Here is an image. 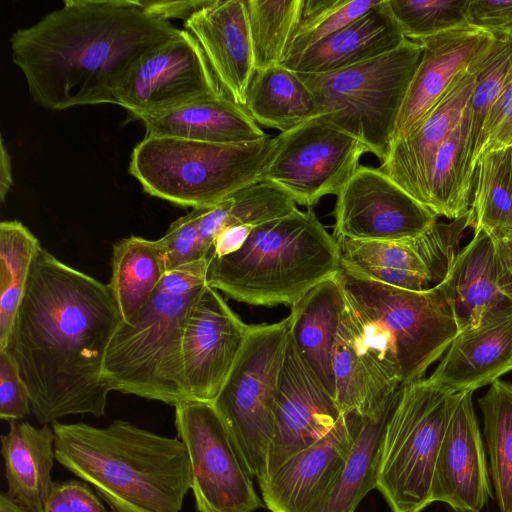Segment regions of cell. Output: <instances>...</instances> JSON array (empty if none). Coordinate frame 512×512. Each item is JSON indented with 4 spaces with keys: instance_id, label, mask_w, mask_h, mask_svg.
<instances>
[{
    "instance_id": "obj_18",
    "label": "cell",
    "mask_w": 512,
    "mask_h": 512,
    "mask_svg": "<svg viewBox=\"0 0 512 512\" xmlns=\"http://www.w3.org/2000/svg\"><path fill=\"white\" fill-rule=\"evenodd\" d=\"M483 53L455 79L438 104L407 135L392 144L379 167L427 209L437 152L466 109Z\"/></svg>"
},
{
    "instance_id": "obj_28",
    "label": "cell",
    "mask_w": 512,
    "mask_h": 512,
    "mask_svg": "<svg viewBox=\"0 0 512 512\" xmlns=\"http://www.w3.org/2000/svg\"><path fill=\"white\" fill-rule=\"evenodd\" d=\"M396 394L378 409L355 413L350 453L338 475L308 512H354L375 488L385 427Z\"/></svg>"
},
{
    "instance_id": "obj_3",
    "label": "cell",
    "mask_w": 512,
    "mask_h": 512,
    "mask_svg": "<svg viewBox=\"0 0 512 512\" xmlns=\"http://www.w3.org/2000/svg\"><path fill=\"white\" fill-rule=\"evenodd\" d=\"M55 459L91 485L110 512H180L191 464L179 438L114 420L103 428L52 424Z\"/></svg>"
},
{
    "instance_id": "obj_49",
    "label": "cell",
    "mask_w": 512,
    "mask_h": 512,
    "mask_svg": "<svg viewBox=\"0 0 512 512\" xmlns=\"http://www.w3.org/2000/svg\"><path fill=\"white\" fill-rule=\"evenodd\" d=\"M11 158L5 147L3 138L0 141V200L3 203L5 197L10 190L13 179L11 169Z\"/></svg>"
},
{
    "instance_id": "obj_41",
    "label": "cell",
    "mask_w": 512,
    "mask_h": 512,
    "mask_svg": "<svg viewBox=\"0 0 512 512\" xmlns=\"http://www.w3.org/2000/svg\"><path fill=\"white\" fill-rule=\"evenodd\" d=\"M469 0H387L404 37L419 41L468 24Z\"/></svg>"
},
{
    "instance_id": "obj_7",
    "label": "cell",
    "mask_w": 512,
    "mask_h": 512,
    "mask_svg": "<svg viewBox=\"0 0 512 512\" xmlns=\"http://www.w3.org/2000/svg\"><path fill=\"white\" fill-rule=\"evenodd\" d=\"M422 53L418 42L406 39L392 51L342 70L298 74L311 90L320 116L383 162Z\"/></svg>"
},
{
    "instance_id": "obj_15",
    "label": "cell",
    "mask_w": 512,
    "mask_h": 512,
    "mask_svg": "<svg viewBox=\"0 0 512 512\" xmlns=\"http://www.w3.org/2000/svg\"><path fill=\"white\" fill-rule=\"evenodd\" d=\"M333 237L397 241L416 237L438 217L379 168L360 165L336 195Z\"/></svg>"
},
{
    "instance_id": "obj_33",
    "label": "cell",
    "mask_w": 512,
    "mask_h": 512,
    "mask_svg": "<svg viewBox=\"0 0 512 512\" xmlns=\"http://www.w3.org/2000/svg\"><path fill=\"white\" fill-rule=\"evenodd\" d=\"M295 201L279 187L261 181L245 187L215 206L206 208L200 221V238L206 253L217 234L229 226L256 227L296 209Z\"/></svg>"
},
{
    "instance_id": "obj_48",
    "label": "cell",
    "mask_w": 512,
    "mask_h": 512,
    "mask_svg": "<svg viewBox=\"0 0 512 512\" xmlns=\"http://www.w3.org/2000/svg\"><path fill=\"white\" fill-rule=\"evenodd\" d=\"M59 490L72 512H107L100 499L82 480L58 482Z\"/></svg>"
},
{
    "instance_id": "obj_35",
    "label": "cell",
    "mask_w": 512,
    "mask_h": 512,
    "mask_svg": "<svg viewBox=\"0 0 512 512\" xmlns=\"http://www.w3.org/2000/svg\"><path fill=\"white\" fill-rule=\"evenodd\" d=\"M344 299L331 359L334 399L343 415L364 414L381 406H372L369 375L360 347L356 312L345 291Z\"/></svg>"
},
{
    "instance_id": "obj_42",
    "label": "cell",
    "mask_w": 512,
    "mask_h": 512,
    "mask_svg": "<svg viewBox=\"0 0 512 512\" xmlns=\"http://www.w3.org/2000/svg\"><path fill=\"white\" fill-rule=\"evenodd\" d=\"M205 210L192 209L173 221L165 234L157 239L167 272L206 259L200 238V221Z\"/></svg>"
},
{
    "instance_id": "obj_8",
    "label": "cell",
    "mask_w": 512,
    "mask_h": 512,
    "mask_svg": "<svg viewBox=\"0 0 512 512\" xmlns=\"http://www.w3.org/2000/svg\"><path fill=\"white\" fill-rule=\"evenodd\" d=\"M463 394L449 393L427 378L398 389L385 427L375 486L392 512H421L432 504L437 455Z\"/></svg>"
},
{
    "instance_id": "obj_11",
    "label": "cell",
    "mask_w": 512,
    "mask_h": 512,
    "mask_svg": "<svg viewBox=\"0 0 512 512\" xmlns=\"http://www.w3.org/2000/svg\"><path fill=\"white\" fill-rule=\"evenodd\" d=\"M174 423L189 455L197 512H254L265 507L212 403L190 400L177 405Z\"/></svg>"
},
{
    "instance_id": "obj_50",
    "label": "cell",
    "mask_w": 512,
    "mask_h": 512,
    "mask_svg": "<svg viewBox=\"0 0 512 512\" xmlns=\"http://www.w3.org/2000/svg\"><path fill=\"white\" fill-rule=\"evenodd\" d=\"M45 512H72L59 490L58 481H53L48 499L45 504Z\"/></svg>"
},
{
    "instance_id": "obj_2",
    "label": "cell",
    "mask_w": 512,
    "mask_h": 512,
    "mask_svg": "<svg viewBox=\"0 0 512 512\" xmlns=\"http://www.w3.org/2000/svg\"><path fill=\"white\" fill-rule=\"evenodd\" d=\"M181 31L145 12L139 0H65L12 34V61L46 109L116 104L138 62Z\"/></svg>"
},
{
    "instance_id": "obj_10",
    "label": "cell",
    "mask_w": 512,
    "mask_h": 512,
    "mask_svg": "<svg viewBox=\"0 0 512 512\" xmlns=\"http://www.w3.org/2000/svg\"><path fill=\"white\" fill-rule=\"evenodd\" d=\"M344 291L353 305L390 335L400 362L402 385L422 380L459 333L448 287L413 291L385 285L345 270Z\"/></svg>"
},
{
    "instance_id": "obj_22",
    "label": "cell",
    "mask_w": 512,
    "mask_h": 512,
    "mask_svg": "<svg viewBox=\"0 0 512 512\" xmlns=\"http://www.w3.org/2000/svg\"><path fill=\"white\" fill-rule=\"evenodd\" d=\"M493 39L491 34L466 25L417 41L423 49L422 58L400 110L393 143L438 104L455 79Z\"/></svg>"
},
{
    "instance_id": "obj_16",
    "label": "cell",
    "mask_w": 512,
    "mask_h": 512,
    "mask_svg": "<svg viewBox=\"0 0 512 512\" xmlns=\"http://www.w3.org/2000/svg\"><path fill=\"white\" fill-rule=\"evenodd\" d=\"M218 290L206 285L187 317L182 360L192 400L212 403L230 374L249 333Z\"/></svg>"
},
{
    "instance_id": "obj_9",
    "label": "cell",
    "mask_w": 512,
    "mask_h": 512,
    "mask_svg": "<svg viewBox=\"0 0 512 512\" xmlns=\"http://www.w3.org/2000/svg\"><path fill=\"white\" fill-rule=\"evenodd\" d=\"M288 334V316L273 324L251 325L230 374L212 402L259 484L267 479Z\"/></svg>"
},
{
    "instance_id": "obj_32",
    "label": "cell",
    "mask_w": 512,
    "mask_h": 512,
    "mask_svg": "<svg viewBox=\"0 0 512 512\" xmlns=\"http://www.w3.org/2000/svg\"><path fill=\"white\" fill-rule=\"evenodd\" d=\"M475 178L470 140V110L439 148L432 171L428 209L437 217L456 220L468 213Z\"/></svg>"
},
{
    "instance_id": "obj_27",
    "label": "cell",
    "mask_w": 512,
    "mask_h": 512,
    "mask_svg": "<svg viewBox=\"0 0 512 512\" xmlns=\"http://www.w3.org/2000/svg\"><path fill=\"white\" fill-rule=\"evenodd\" d=\"M55 435L49 425L35 427L25 421H10L1 436L7 494L31 512H45L53 481Z\"/></svg>"
},
{
    "instance_id": "obj_52",
    "label": "cell",
    "mask_w": 512,
    "mask_h": 512,
    "mask_svg": "<svg viewBox=\"0 0 512 512\" xmlns=\"http://www.w3.org/2000/svg\"><path fill=\"white\" fill-rule=\"evenodd\" d=\"M510 38L512 39V36Z\"/></svg>"
},
{
    "instance_id": "obj_34",
    "label": "cell",
    "mask_w": 512,
    "mask_h": 512,
    "mask_svg": "<svg viewBox=\"0 0 512 512\" xmlns=\"http://www.w3.org/2000/svg\"><path fill=\"white\" fill-rule=\"evenodd\" d=\"M478 404L495 499L500 512H512V384L496 380Z\"/></svg>"
},
{
    "instance_id": "obj_44",
    "label": "cell",
    "mask_w": 512,
    "mask_h": 512,
    "mask_svg": "<svg viewBox=\"0 0 512 512\" xmlns=\"http://www.w3.org/2000/svg\"><path fill=\"white\" fill-rule=\"evenodd\" d=\"M31 413L27 388L9 354L0 350V418L20 421Z\"/></svg>"
},
{
    "instance_id": "obj_19",
    "label": "cell",
    "mask_w": 512,
    "mask_h": 512,
    "mask_svg": "<svg viewBox=\"0 0 512 512\" xmlns=\"http://www.w3.org/2000/svg\"><path fill=\"white\" fill-rule=\"evenodd\" d=\"M473 392L464 393L455 407L437 455L431 502L458 512H480L490 496L482 437L473 406Z\"/></svg>"
},
{
    "instance_id": "obj_20",
    "label": "cell",
    "mask_w": 512,
    "mask_h": 512,
    "mask_svg": "<svg viewBox=\"0 0 512 512\" xmlns=\"http://www.w3.org/2000/svg\"><path fill=\"white\" fill-rule=\"evenodd\" d=\"M512 371V304L459 331L427 380L452 394L474 392Z\"/></svg>"
},
{
    "instance_id": "obj_36",
    "label": "cell",
    "mask_w": 512,
    "mask_h": 512,
    "mask_svg": "<svg viewBox=\"0 0 512 512\" xmlns=\"http://www.w3.org/2000/svg\"><path fill=\"white\" fill-rule=\"evenodd\" d=\"M39 240L21 222L0 223V350L10 337Z\"/></svg>"
},
{
    "instance_id": "obj_21",
    "label": "cell",
    "mask_w": 512,
    "mask_h": 512,
    "mask_svg": "<svg viewBox=\"0 0 512 512\" xmlns=\"http://www.w3.org/2000/svg\"><path fill=\"white\" fill-rule=\"evenodd\" d=\"M355 413L343 416L318 442L295 454L259 484L271 512H308L342 469L353 445Z\"/></svg>"
},
{
    "instance_id": "obj_39",
    "label": "cell",
    "mask_w": 512,
    "mask_h": 512,
    "mask_svg": "<svg viewBox=\"0 0 512 512\" xmlns=\"http://www.w3.org/2000/svg\"><path fill=\"white\" fill-rule=\"evenodd\" d=\"M511 81L512 39L507 36L494 37L483 53L468 102L473 162L486 116L505 86Z\"/></svg>"
},
{
    "instance_id": "obj_38",
    "label": "cell",
    "mask_w": 512,
    "mask_h": 512,
    "mask_svg": "<svg viewBox=\"0 0 512 512\" xmlns=\"http://www.w3.org/2000/svg\"><path fill=\"white\" fill-rule=\"evenodd\" d=\"M255 70L282 65L300 23L304 0H245Z\"/></svg>"
},
{
    "instance_id": "obj_37",
    "label": "cell",
    "mask_w": 512,
    "mask_h": 512,
    "mask_svg": "<svg viewBox=\"0 0 512 512\" xmlns=\"http://www.w3.org/2000/svg\"><path fill=\"white\" fill-rule=\"evenodd\" d=\"M470 213L474 232L512 230V147L478 160Z\"/></svg>"
},
{
    "instance_id": "obj_13",
    "label": "cell",
    "mask_w": 512,
    "mask_h": 512,
    "mask_svg": "<svg viewBox=\"0 0 512 512\" xmlns=\"http://www.w3.org/2000/svg\"><path fill=\"white\" fill-rule=\"evenodd\" d=\"M473 226L470 211L449 222L438 220L422 234L397 241H337L342 269L385 285L427 290L441 284L459 252L464 231Z\"/></svg>"
},
{
    "instance_id": "obj_47",
    "label": "cell",
    "mask_w": 512,
    "mask_h": 512,
    "mask_svg": "<svg viewBox=\"0 0 512 512\" xmlns=\"http://www.w3.org/2000/svg\"><path fill=\"white\" fill-rule=\"evenodd\" d=\"M495 249L499 288L512 304V230L490 234Z\"/></svg>"
},
{
    "instance_id": "obj_26",
    "label": "cell",
    "mask_w": 512,
    "mask_h": 512,
    "mask_svg": "<svg viewBox=\"0 0 512 512\" xmlns=\"http://www.w3.org/2000/svg\"><path fill=\"white\" fill-rule=\"evenodd\" d=\"M340 272L312 288L288 315L295 348L333 398L331 359L345 301Z\"/></svg>"
},
{
    "instance_id": "obj_1",
    "label": "cell",
    "mask_w": 512,
    "mask_h": 512,
    "mask_svg": "<svg viewBox=\"0 0 512 512\" xmlns=\"http://www.w3.org/2000/svg\"><path fill=\"white\" fill-rule=\"evenodd\" d=\"M122 317L109 284L40 248L4 349L41 425L106 414L104 362Z\"/></svg>"
},
{
    "instance_id": "obj_5",
    "label": "cell",
    "mask_w": 512,
    "mask_h": 512,
    "mask_svg": "<svg viewBox=\"0 0 512 512\" xmlns=\"http://www.w3.org/2000/svg\"><path fill=\"white\" fill-rule=\"evenodd\" d=\"M207 260L169 271L131 324L121 322L108 346L104 375L111 391L176 407L192 400L182 339L188 314L206 283Z\"/></svg>"
},
{
    "instance_id": "obj_51",
    "label": "cell",
    "mask_w": 512,
    "mask_h": 512,
    "mask_svg": "<svg viewBox=\"0 0 512 512\" xmlns=\"http://www.w3.org/2000/svg\"><path fill=\"white\" fill-rule=\"evenodd\" d=\"M0 512H31L25 506L16 502L7 492L0 494Z\"/></svg>"
},
{
    "instance_id": "obj_4",
    "label": "cell",
    "mask_w": 512,
    "mask_h": 512,
    "mask_svg": "<svg viewBox=\"0 0 512 512\" xmlns=\"http://www.w3.org/2000/svg\"><path fill=\"white\" fill-rule=\"evenodd\" d=\"M206 283L254 306H292L342 270L337 241L312 208L253 228L233 252L207 258Z\"/></svg>"
},
{
    "instance_id": "obj_30",
    "label": "cell",
    "mask_w": 512,
    "mask_h": 512,
    "mask_svg": "<svg viewBox=\"0 0 512 512\" xmlns=\"http://www.w3.org/2000/svg\"><path fill=\"white\" fill-rule=\"evenodd\" d=\"M244 108L256 123L280 132L320 116L306 83L297 72L283 65L255 70Z\"/></svg>"
},
{
    "instance_id": "obj_29",
    "label": "cell",
    "mask_w": 512,
    "mask_h": 512,
    "mask_svg": "<svg viewBox=\"0 0 512 512\" xmlns=\"http://www.w3.org/2000/svg\"><path fill=\"white\" fill-rule=\"evenodd\" d=\"M444 281L459 331L478 325L489 313L510 303L499 288L494 243L485 231L474 232L459 250Z\"/></svg>"
},
{
    "instance_id": "obj_12",
    "label": "cell",
    "mask_w": 512,
    "mask_h": 512,
    "mask_svg": "<svg viewBox=\"0 0 512 512\" xmlns=\"http://www.w3.org/2000/svg\"><path fill=\"white\" fill-rule=\"evenodd\" d=\"M367 148L321 116L276 136L262 181L308 208L337 195L360 166Z\"/></svg>"
},
{
    "instance_id": "obj_40",
    "label": "cell",
    "mask_w": 512,
    "mask_h": 512,
    "mask_svg": "<svg viewBox=\"0 0 512 512\" xmlns=\"http://www.w3.org/2000/svg\"><path fill=\"white\" fill-rule=\"evenodd\" d=\"M382 0H304L285 60L297 56L363 16ZM284 60V61H285Z\"/></svg>"
},
{
    "instance_id": "obj_43",
    "label": "cell",
    "mask_w": 512,
    "mask_h": 512,
    "mask_svg": "<svg viewBox=\"0 0 512 512\" xmlns=\"http://www.w3.org/2000/svg\"><path fill=\"white\" fill-rule=\"evenodd\" d=\"M512 147V81L490 108L483 124L474 164L486 154Z\"/></svg>"
},
{
    "instance_id": "obj_45",
    "label": "cell",
    "mask_w": 512,
    "mask_h": 512,
    "mask_svg": "<svg viewBox=\"0 0 512 512\" xmlns=\"http://www.w3.org/2000/svg\"><path fill=\"white\" fill-rule=\"evenodd\" d=\"M467 21L494 37H511L512 0H469Z\"/></svg>"
},
{
    "instance_id": "obj_23",
    "label": "cell",
    "mask_w": 512,
    "mask_h": 512,
    "mask_svg": "<svg viewBox=\"0 0 512 512\" xmlns=\"http://www.w3.org/2000/svg\"><path fill=\"white\" fill-rule=\"evenodd\" d=\"M224 93L244 107L255 73L245 0H213L184 22Z\"/></svg>"
},
{
    "instance_id": "obj_14",
    "label": "cell",
    "mask_w": 512,
    "mask_h": 512,
    "mask_svg": "<svg viewBox=\"0 0 512 512\" xmlns=\"http://www.w3.org/2000/svg\"><path fill=\"white\" fill-rule=\"evenodd\" d=\"M223 94L200 44L182 30L138 62L115 100L139 119Z\"/></svg>"
},
{
    "instance_id": "obj_24",
    "label": "cell",
    "mask_w": 512,
    "mask_h": 512,
    "mask_svg": "<svg viewBox=\"0 0 512 512\" xmlns=\"http://www.w3.org/2000/svg\"><path fill=\"white\" fill-rule=\"evenodd\" d=\"M405 40L387 0H382L360 18L282 65L302 74L331 73L392 51Z\"/></svg>"
},
{
    "instance_id": "obj_17",
    "label": "cell",
    "mask_w": 512,
    "mask_h": 512,
    "mask_svg": "<svg viewBox=\"0 0 512 512\" xmlns=\"http://www.w3.org/2000/svg\"><path fill=\"white\" fill-rule=\"evenodd\" d=\"M343 416L333 396L301 357L288 334L267 479L289 458L323 438Z\"/></svg>"
},
{
    "instance_id": "obj_6",
    "label": "cell",
    "mask_w": 512,
    "mask_h": 512,
    "mask_svg": "<svg viewBox=\"0 0 512 512\" xmlns=\"http://www.w3.org/2000/svg\"><path fill=\"white\" fill-rule=\"evenodd\" d=\"M275 146L269 136L244 144L145 136L131 153L129 172L151 196L207 208L261 182Z\"/></svg>"
},
{
    "instance_id": "obj_46",
    "label": "cell",
    "mask_w": 512,
    "mask_h": 512,
    "mask_svg": "<svg viewBox=\"0 0 512 512\" xmlns=\"http://www.w3.org/2000/svg\"><path fill=\"white\" fill-rule=\"evenodd\" d=\"M213 0H139L141 7L148 14L164 21L183 19L187 21L196 12L210 5Z\"/></svg>"
},
{
    "instance_id": "obj_25",
    "label": "cell",
    "mask_w": 512,
    "mask_h": 512,
    "mask_svg": "<svg viewBox=\"0 0 512 512\" xmlns=\"http://www.w3.org/2000/svg\"><path fill=\"white\" fill-rule=\"evenodd\" d=\"M146 136L173 137L214 144H244L267 135L249 115L226 94L200 99L174 110L139 118Z\"/></svg>"
},
{
    "instance_id": "obj_31",
    "label": "cell",
    "mask_w": 512,
    "mask_h": 512,
    "mask_svg": "<svg viewBox=\"0 0 512 512\" xmlns=\"http://www.w3.org/2000/svg\"><path fill=\"white\" fill-rule=\"evenodd\" d=\"M112 274L108 283L122 322L131 324L167 273L157 240L129 236L112 246Z\"/></svg>"
}]
</instances>
